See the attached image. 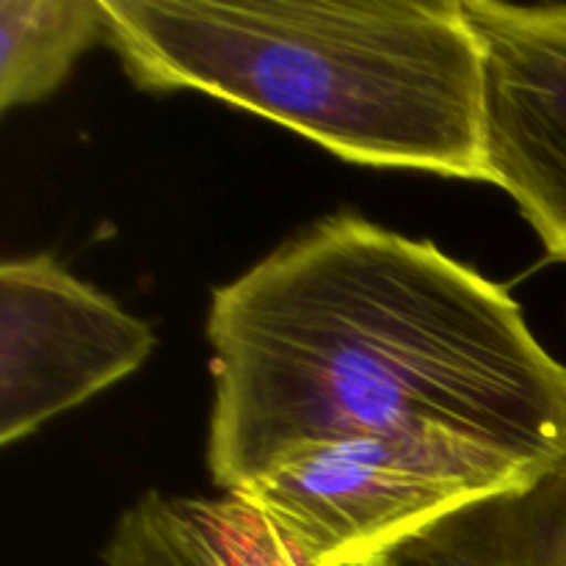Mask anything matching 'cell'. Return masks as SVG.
Wrapping results in <instances>:
<instances>
[{"mask_svg": "<svg viewBox=\"0 0 566 566\" xmlns=\"http://www.w3.org/2000/svg\"><path fill=\"white\" fill-rule=\"evenodd\" d=\"M534 479L446 437H354L285 459L238 495L310 566H376L459 509Z\"/></svg>", "mask_w": 566, "mask_h": 566, "instance_id": "3957f363", "label": "cell"}, {"mask_svg": "<svg viewBox=\"0 0 566 566\" xmlns=\"http://www.w3.org/2000/svg\"><path fill=\"white\" fill-rule=\"evenodd\" d=\"M99 566H224L197 497L149 490L114 525Z\"/></svg>", "mask_w": 566, "mask_h": 566, "instance_id": "ba28073f", "label": "cell"}, {"mask_svg": "<svg viewBox=\"0 0 566 566\" xmlns=\"http://www.w3.org/2000/svg\"><path fill=\"white\" fill-rule=\"evenodd\" d=\"M97 42H105L103 0H3L0 108L9 114L53 94Z\"/></svg>", "mask_w": 566, "mask_h": 566, "instance_id": "52a82bcc", "label": "cell"}, {"mask_svg": "<svg viewBox=\"0 0 566 566\" xmlns=\"http://www.w3.org/2000/svg\"><path fill=\"white\" fill-rule=\"evenodd\" d=\"M484 48L486 166L566 263V3L462 0Z\"/></svg>", "mask_w": 566, "mask_h": 566, "instance_id": "5b68a950", "label": "cell"}, {"mask_svg": "<svg viewBox=\"0 0 566 566\" xmlns=\"http://www.w3.org/2000/svg\"><path fill=\"white\" fill-rule=\"evenodd\" d=\"M376 566H566V459L459 509Z\"/></svg>", "mask_w": 566, "mask_h": 566, "instance_id": "8992f818", "label": "cell"}, {"mask_svg": "<svg viewBox=\"0 0 566 566\" xmlns=\"http://www.w3.org/2000/svg\"><path fill=\"white\" fill-rule=\"evenodd\" d=\"M197 501L224 566H310L274 523L241 495Z\"/></svg>", "mask_w": 566, "mask_h": 566, "instance_id": "9c48e42d", "label": "cell"}, {"mask_svg": "<svg viewBox=\"0 0 566 566\" xmlns=\"http://www.w3.org/2000/svg\"><path fill=\"white\" fill-rule=\"evenodd\" d=\"M158 340L50 254L0 265V446L136 374Z\"/></svg>", "mask_w": 566, "mask_h": 566, "instance_id": "277c9868", "label": "cell"}, {"mask_svg": "<svg viewBox=\"0 0 566 566\" xmlns=\"http://www.w3.org/2000/svg\"><path fill=\"white\" fill-rule=\"evenodd\" d=\"M208 340L224 495L354 437H446L536 479L566 459V365L517 298L363 216L318 221L216 287Z\"/></svg>", "mask_w": 566, "mask_h": 566, "instance_id": "6da1fadb", "label": "cell"}, {"mask_svg": "<svg viewBox=\"0 0 566 566\" xmlns=\"http://www.w3.org/2000/svg\"><path fill=\"white\" fill-rule=\"evenodd\" d=\"M155 92H202L348 164L490 182L484 48L462 0H103Z\"/></svg>", "mask_w": 566, "mask_h": 566, "instance_id": "7a4b0ae2", "label": "cell"}]
</instances>
